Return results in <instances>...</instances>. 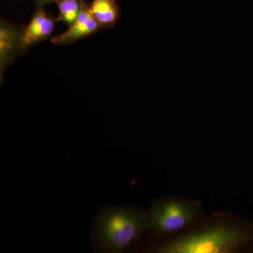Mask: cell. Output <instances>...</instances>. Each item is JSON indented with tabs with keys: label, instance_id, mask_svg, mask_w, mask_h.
Masks as SVG:
<instances>
[{
	"label": "cell",
	"instance_id": "9",
	"mask_svg": "<svg viewBox=\"0 0 253 253\" xmlns=\"http://www.w3.org/2000/svg\"><path fill=\"white\" fill-rule=\"evenodd\" d=\"M36 3V6L38 7H44V5L51 4L54 2V0H34Z\"/></svg>",
	"mask_w": 253,
	"mask_h": 253
},
{
	"label": "cell",
	"instance_id": "3",
	"mask_svg": "<svg viewBox=\"0 0 253 253\" xmlns=\"http://www.w3.org/2000/svg\"><path fill=\"white\" fill-rule=\"evenodd\" d=\"M202 212L198 201L172 197L157 200L147 212L149 230L156 237L176 234L194 225Z\"/></svg>",
	"mask_w": 253,
	"mask_h": 253
},
{
	"label": "cell",
	"instance_id": "6",
	"mask_svg": "<svg viewBox=\"0 0 253 253\" xmlns=\"http://www.w3.org/2000/svg\"><path fill=\"white\" fill-rule=\"evenodd\" d=\"M56 22V18L46 14L44 7L36 6L31 21L23 28L22 41L25 50L47 40L54 31Z\"/></svg>",
	"mask_w": 253,
	"mask_h": 253
},
{
	"label": "cell",
	"instance_id": "8",
	"mask_svg": "<svg viewBox=\"0 0 253 253\" xmlns=\"http://www.w3.org/2000/svg\"><path fill=\"white\" fill-rule=\"evenodd\" d=\"M83 0H54L59 9V16L56 21H61L71 26L77 19Z\"/></svg>",
	"mask_w": 253,
	"mask_h": 253
},
{
	"label": "cell",
	"instance_id": "1",
	"mask_svg": "<svg viewBox=\"0 0 253 253\" xmlns=\"http://www.w3.org/2000/svg\"><path fill=\"white\" fill-rule=\"evenodd\" d=\"M158 253H236L253 251V224L217 216L199 229L174 236L154 246Z\"/></svg>",
	"mask_w": 253,
	"mask_h": 253
},
{
	"label": "cell",
	"instance_id": "4",
	"mask_svg": "<svg viewBox=\"0 0 253 253\" xmlns=\"http://www.w3.org/2000/svg\"><path fill=\"white\" fill-rule=\"evenodd\" d=\"M23 27L1 20L0 23V76L2 81L6 68L26 52L22 41Z\"/></svg>",
	"mask_w": 253,
	"mask_h": 253
},
{
	"label": "cell",
	"instance_id": "5",
	"mask_svg": "<svg viewBox=\"0 0 253 253\" xmlns=\"http://www.w3.org/2000/svg\"><path fill=\"white\" fill-rule=\"evenodd\" d=\"M101 30H104V28L93 16L89 5L83 0L81 12L76 21L70 26L67 31L59 36L53 37L51 41L55 44H72Z\"/></svg>",
	"mask_w": 253,
	"mask_h": 253
},
{
	"label": "cell",
	"instance_id": "2",
	"mask_svg": "<svg viewBox=\"0 0 253 253\" xmlns=\"http://www.w3.org/2000/svg\"><path fill=\"white\" fill-rule=\"evenodd\" d=\"M149 230L147 212L139 208L106 206L95 216L90 233L94 251L121 253Z\"/></svg>",
	"mask_w": 253,
	"mask_h": 253
},
{
	"label": "cell",
	"instance_id": "7",
	"mask_svg": "<svg viewBox=\"0 0 253 253\" xmlns=\"http://www.w3.org/2000/svg\"><path fill=\"white\" fill-rule=\"evenodd\" d=\"M89 8L95 19L104 29L114 26L121 14L116 0H94Z\"/></svg>",
	"mask_w": 253,
	"mask_h": 253
}]
</instances>
